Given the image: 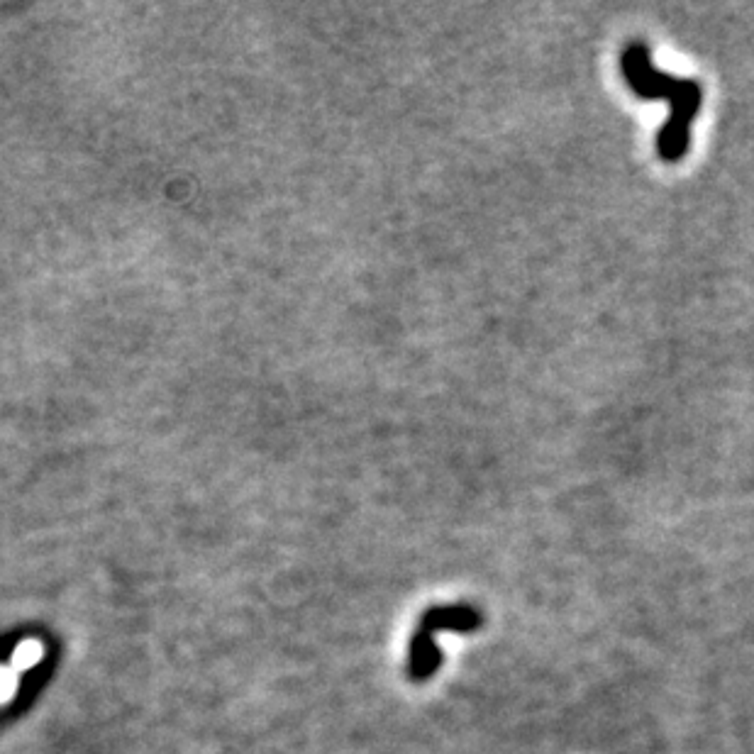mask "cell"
Returning a JSON list of instances; mask_svg holds the SVG:
<instances>
[{
  "label": "cell",
  "mask_w": 754,
  "mask_h": 754,
  "mask_svg": "<svg viewBox=\"0 0 754 754\" xmlns=\"http://www.w3.org/2000/svg\"><path fill=\"white\" fill-rule=\"evenodd\" d=\"M620 71L628 88L642 101H667L669 120L657 132V157L679 164L691 147V125L703 105V86L696 79H681L652 64L645 42H630L620 54Z\"/></svg>",
  "instance_id": "obj_1"
},
{
  "label": "cell",
  "mask_w": 754,
  "mask_h": 754,
  "mask_svg": "<svg viewBox=\"0 0 754 754\" xmlns=\"http://www.w3.org/2000/svg\"><path fill=\"white\" fill-rule=\"evenodd\" d=\"M42 657V647L37 642H25V645L18 647V652L13 654V667L15 669H30L32 664L40 662Z\"/></svg>",
  "instance_id": "obj_2"
}]
</instances>
